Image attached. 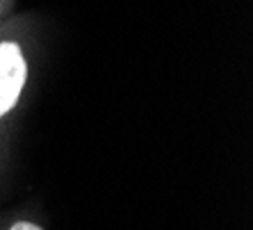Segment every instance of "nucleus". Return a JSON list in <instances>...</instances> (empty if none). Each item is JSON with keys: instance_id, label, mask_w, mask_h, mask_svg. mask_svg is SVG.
<instances>
[{"instance_id": "2", "label": "nucleus", "mask_w": 253, "mask_h": 230, "mask_svg": "<svg viewBox=\"0 0 253 230\" xmlns=\"http://www.w3.org/2000/svg\"><path fill=\"white\" fill-rule=\"evenodd\" d=\"M9 230H43V228L42 226H37V224H30V221H16Z\"/></svg>"}, {"instance_id": "1", "label": "nucleus", "mask_w": 253, "mask_h": 230, "mask_svg": "<svg viewBox=\"0 0 253 230\" xmlns=\"http://www.w3.org/2000/svg\"><path fill=\"white\" fill-rule=\"evenodd\" d=\"M28 64L16 43H0V116L16 105L25 87Z\"/></svg>"}]
</instances>
